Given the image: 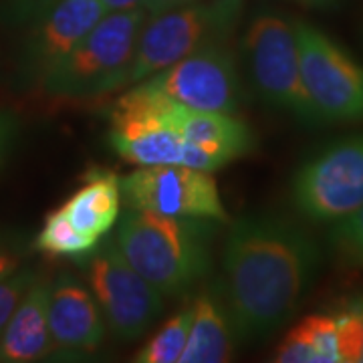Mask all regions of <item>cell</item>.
Listing matches in <instances>:
<instances>
[{
	"instance_id": "9c48e42d",
	"label": "cell",
	"mask_w": 363,
	"mask_h": 363,
	"mask_svg": "<svg viewBox=\"0 0 363 363\" xmlns=\"http://www.w3.org/2000/svg\"><path fill=\"white\" fill-rule=\"evenodd\" d=\"M305 89L323 123L363 121V67L309 23H295Z\"/></svg>"
},
{
	"instance_id": "52a82bcc",
	"label": "cell",
	"mask_w": 363,
	"mask_h": 363,
	"mask_svg": "<svg viewBox=\"0 0 363 363\" xmlns=\"http://www.w3.org/2000/svg\"><path fill=\"white\" fill-rule=\"evenodd\" d=\"M79 260L109 331L121 341L143 337L164 311V295L125 260L116 240Z\"/></svg>"
},
{
	"instance_id": "7402d4cb",
	"label": "cell",
	"mask_w": 363,
	"mask_h": 363,
	"mask_svg": "<svg viewBox=\"0 0 363 363\" xmlns=\"http://www.w3.org/2000/svg\"><path fill=\"white\" fill-rule=\"evenodd\" d=\"M329 242L337 257L351 267H363V206L333 224Z\"/></svg>"
},
{
	"instance_id": "5b68a950",
	"label": "cell",
	"mask_w": 363,
	"mask_h": 363,
	"mask_svg": "<svg viewBox=\"0 0 363 363\" xmlns=\"http://www.w3.org/2000/svg\"><path fill=\"white\" fill-rule=\"evenodd\" d=\"M240 57L257 97L305 128L323 125L303 83L295 23L277 13L257 14L242 37Z\"/></svg>"
},
{
	"instance_id": "9a60e30c",
	"label": "cell",
	"mask_w": 363,
	"mask_h": 363,
	"mask_svg": "<svg viewBox=\"0 0 363 363\" xmlns=\"http://www.w3.org/2000/svg\"><path fill=\"white\" fill-rule=\"evenodd\" d=\"M49 295L51 279L39 274L14 309L0 337V362L30 363L51 353L49 335Z\"/></svg>"
},
{
	"instance_id": "3957f363",
	"label": "cell",
	"mask_w": 363,
	"mask_h": 363,
	"mask_svg": "<svg viewBox=\"0 0 363 363\" xmlns=\"http://www.w3.org/2000/svg\"><path fill=\"white\" fill-rule=\"evenodd\" d=\"M145 18L143 6L105 14L37 91L57 104H89L117 93L128 85Z\"/></svg>"
},
{
	"instance_id": "44dd1931",
	"label": "cell",
	"mask_w": 363,
	"mask_h": 363,
	"mask_svg": "<svg viewBox=\"0 0 363 363\" xmlns=\"http://www.w3.org/2000/svg\"><path fill=\"white\" fill-rule=\"evenodd\" d=\"M341 363H363V295L335 313Z\"/></svg>"
},
{
	"instance_id": "ac0fdd59",
	"label": "cell",
	"mask_w": 363,
	"mask_h": 363,
	"mask_svg": "<svg viewBox=\"0 0 363 363\" xmlns=\"http://www.w3.org/2000/svg\"><path fill=\"white\" fill-rule=\"evenodd\" d=\"M279 363H341L335 313H313L286 331L274 351Z\"/></svg>"
},
{
	"instance_id": "d4e9b609",
	"label": "cell",
	"mask_w": 363,
	"mask_h": 363,
	"mask_svg": "<svg viewBox=\"0 0 363 363\" xmlns=\"http://www.w3.org/2000/svg\"><path fill=\"white\" fill-rule=\"evenodd\" d=\"M18 131H21V125H18L16 116L0 109V168L13 154L14 143L18 140Z\"/></svg>"
},
{
	"instance_id": "f1b7e54d",
	"label": "cell",
	"mask_w": 363,
	"mask_h": 363,
	"mask_svg": "<svg viewBox=\"0 0 363 363\" xmlns=\"http://www.w3.org/2000/svg\"><path fill=\"white\" fill-rule=\"evenodd\" d=\"M305 2H309L313 6H329V4H333L335 0H305Z\"/></svg>"
},
{
	"instance_id": "603a6c76",
	"label": "cell",
	"mask_w": 363,
	"mask_h": 363,
	"mask_svg": "<svg viewBox=\"0 0 363 363\" xmlns=\"http://www.w3.org/2000/svg\"><path fill=\"white\" fill-rule=\"evenodd\" d=\"M37 277H39V272L33 269H18L11 277L0 281V337L11 321L14 309L18 307L21 298L25 297L28 286L35 283Z\"/></svg>"
},
{
	"instance_id": "6da1fadb",
	"label": "cell",
	"mask_w": 363,
	"mask_h": 363,
	"mask_svg": "<svg viewBox=\"0 0 363 363\" xmlns=\"http://www.w3.org/2000/svg\"><path fill=\"white\" fill-rule=\"evenodd\" d=\"M321 250L289 218L234 222L222 250L220 297L238 341L277 333L297 313L315 281Z\"/></svg>"
},
{
	"instance_id": "83f0119b",
	"label": "cell",
	"mask_w": 363,
	"mask_h": 363,
	"mask_svg": "<svg viewBox=\"0 0 363 363\" xmlns=\"http://www.w3.org/2000/svg\"><path fill=\"white\" fill-rule=\"evenodd\" d=\"M101 2L107 9V13H116V11H130V9H138V6L145 9L147 0H101Z\"/></svg>"
},
{
	"instance_id": "e0dca14e",
	"label": "cell",
	"mask_w": 363,
	"mask_h": 363,
	"mask_svg": "<svg viewBox=\"0 0 363 363\" xmlns=\"http://www.w3.org/2000/svg\"><path fill=\"white\" fill-rule=\"evenodd\" d=\"M61 210L79 233L101 240L121 214V178L109 169H91Z\"/></svg>"
},
{
	"instance_id": "30bf717a",
	"label": "cell",
	"mask_w": 363,
	"mask_h": 363,
	"mask_svg": "<svg viewBox=\"0 0 363 363\" xmlns=\"http://www.w3.org/2000/svg\"><path fill=\"white\" fill-rule=\"evenodd\" d=\"M121 198L130 208L180 218L228 222L212 172L164 164L142 166L121 178Z\"/></svg>"
},
{
	"instance_id": "d6986e66",
	"label": "cell",
	"mask_w": 363,
	"mask_h": 363,
	"mask_svg": "<svg viewBox=\"0 0 363 363\" xmlns=\"http://www.w3.org/2000/svg\"><path fill=\"white\" fill-rule=\"evenodd\" d=\"M101 240L79 233L77 228L67 220L63 210L51 212L35 238V247L51 257H67V259H83L99 247Z\"/></svg>"
},
{
	"instance_id": "8992f818",
	"label": "cell",
	"mask_w": 363,
	"mask_h": 363,
	"mask_svg": "<svg viewBox=\"0 0 363 363\" xmlns=\"http://www.w3.org/2000/svg\"><path fill=\"white\" fill-rule=\"evenodd\" d=\"M109 143L123 160L138 166L178 164L216 172L226 166L218 156L182 140L157 111V93L143 81L131 85L111 109Z\"/></svg>"
},
{
	"instance_id": "ffe728a7",
	"label": "cell",
	"mask_w": 363,
	"mask_h": 363,
	"mask_svg": "<svg viewBox=\"0 0 363 363\" xmlns=\"http://www.w3.org/2000/svg\"><path fill=\"white\" fill-rule=\"evenodd\" d=\"M192 323V305L172 315L166 323L157 329L152 339L145 341L138 351V363H176L180 362L182 351L186 347Z\"/></svg>"
},
{
	"instance_id": "5bb4252c",
	"label": "cell",
	"mask_w": 363,
	"mask_h": 363,
	"mask_svg": "<svg viewBox=\"0 0 363 363\" xmlns=\"http://www.w3.org/2000/svg\"><path fill=\"white\" fill-rule=\"evenodd\" d=\"M157 111L162 121L176 131L182 140L218 156L226 164L248 156L257 147V140L250 128L230 113L190 109L172 101L162 93H157Z\"/></svg>"
},
{
	"instance_id": "2e32d148",
	"label": "cell",
	"mask_w": 363,
	"mask_h": 363,
	"mask_svg": "<svg viewBox=\"0 0 363 363\" xmlns=\"http://www.w3.org/2000/svg\"><path fill=\"white\" fill-rule=\"evenodd\" d=\"M234 329L220 291H202L192 303V323L180 363H224L233 359Z\"/></svg>"
},
{
	"instance_id": "7a4b0ae2",
	"label": "cell",
	"mask_w": 363,
	"mask_h": 363,
	"mask_svg": "<svg viewBox=\"0 0 363 363\" xmlns=\"http://www.w3.org/2000/svg\"><path fill=\"white\" fill-rule=\"evenodd\" d=\"M212 233L214 220L128 208L119 214L113 240L125 260L164 297H178L212 269Z\"/></svg>"
},
{
	"instance_id": "4316f807",
	"label": "cell",
	"mask_w": 363,
	"mask_h": 363,
	"mask_svg": "<svg viewBox=\"0 0 363 363\" xmlns=\"http://www.w3.org/2000/svg\"><path fill=\"white\" fill-rule=\"evenodd\" d=\"M190 2H198V0H147L145 11H147V16H152V14H160L169 9H176V6L190 4Z\"/></svg>"
},
{
	"instance_id": "7c38bea8",
	"label": "cell",
	"mask_w": 363,
	"mask_h": 363,
	"mask_svg": "<svg viewBox=\"0 0 363 363\" xmlns=\"http://www.w3.org/2000/svg\"><path fill=\"white\" fill-rule=\"evenodd\" d=\"M107 14L101 0H57L35 18L16 55V85L39 89L55 67Z\"/></svg>"
},
{
	"instance_id": "4fadbf2b",
	"label": "cell",
	"mask_w": 363,
	"mask_h": 363,
	"mask_svg": "<svg viewBox=\"0 0 363 363\" xmlns=\"http://www.w3.org/2000/svg\"><path fill=\"white\" fill-rule=\"evenodd\" d=\"M49 335V355H89L104 343V313L93 293L73 272H61L51 279Z\"/></svg>"
},
{
	"instance_id": "cb8c5ba5",
	"label": "cell",
	"mask_w": 363,
	"mask_h": 363,
	"mask_svg": "<svg viewBox=\"0 0 363 363\" xmlns=\"http://www.w3.org/2000/svg\"><path fill=\"white\" fill-rule=\"evenodd\" d=\"M57 0H2V13L11 25H30Z\"/></svg>"
},
{
	"instance_id": "ba28073f",
	"label": "cell",
	"mask_w": 363,
	"mask_h": 363,
	"mask_svg": "<svg viewBox=\"0 0 363 363\" xmlns=\"http://www.w3.org/2000/svg\"><path fill=\"white\" fill-rule=\"evenodd\" d=\"M293 204L305 218L323 224L363 206V135L329 143L307 160L293 178Z\"/></svg>"
},
{
	"instance_id": "484cf974",
	"label": "cell",
	"mask_w": 363,
	"mask_h": 363,
	"mask_svg": "<svg viewBox=\"0 0 363 363\" xmlns=\"http://www.w3.org/2000/svg\"><path fill=\"white\" fill-rule=\"evenodd\" d=\"M21 260H23L21 255H16L13 250H9V248L0 247V281L11 277L14 271H18L21 269Z\"/></svg>"
},
{
	"instance_id": "8fae6325",
	"label": "cell",
	"mask_w": 363,
	"mask_h": 363,
	"mask_svg": "<svg viewBox=\"0 0 363 363\" xmlns=\"http://www.w3.org/2000/svg\"><path fill=\"white\" fill-rule=\"evenodd\" d=\"M143 83L172 101L200 111L236 116L245 99L238 61L228 43L192 52Z\"/></svg>"
},
{
	"instance_id": "277c9868",
	"label": "cell",
	"mask_w": 363,
	"mask_h": 363,
	"mask_svg": "<svg viewBox=\"0 0 363 363\" xmlns=\"http://www.w3.org/2000/svg\"><path fill=\"white\" fill-rule=\"evenodd\" d=\"M245 0H198L145 18L128 85H135L180 59L233 39Z\"/></svg>"
}]
</instances>
